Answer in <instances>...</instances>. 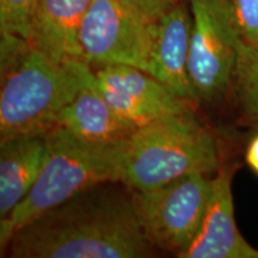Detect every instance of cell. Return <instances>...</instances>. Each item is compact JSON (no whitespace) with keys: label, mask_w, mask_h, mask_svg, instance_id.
Listing matches in <instances>:
<instances>
[{"label":"cell","mask_w":258,"mask_h":258,"mask_svg":"<svg viewBox=\"0 0 258 258\" xmlns=\"http://www.w3.org/2000/svg\"><path fill=\"white\" fill-rule=\"evenodd\" d=\"M191 30L189 0H179L157 23L150 76L179 98L195 104L199 97L188 70Z\"/></svg>","instance_id":"30bf717a"},{"label":"cell","mask_w":258,"mask_h":258,"mask_svg":"<svg viewBox=\"0 0 258 258\" xmlns=\"http://www.w3.org/2000/svg\"><path fill=\"white\" fill-rule=\"evenodd\" d=\"M230 4L243 41L258 44V0H230Z\"/></svg>","instance_id":"2e32d148"},{"label":"cell","mask_w":258,"mask_h":258,"mask_svg":"<svg viewBox=\"0 0 258 258\" xmlns=\"http://www.w3.org/2000/svg\"><path fill=\"white\" fill-rule=\"evenodd\" d=\"M157 23L121 0H92L80 29L86 62L123 64L150 74Z\"/></svg>","instance_id":"52a82bcc"},{"label":"cell","mask_w":258,"mask_h":258,"mask_svg":"<svg viewBox=\"0 0 258 258\" xmlns=\"http://www.w3.org/2000/svg\"><path fill=\"white\" fill-rule=\"evenodd\" d=\"M91 3L92 0H37L31 15L29 43L56 62H86L80 29Z\"/></svg>","instance_id":"8fae6325"},{"label":"cell","mask_w":258,"mask_h":258,"mask_svg":"<svg viewBox=\"0 0 258 258\" xmlns=\"http://www.w3.org/2000/svg\"><path fill=\"white\" fill-rule=\"evenodd\" d=\"M221 164L217 139L189 110L138 128L124 141L120 183L145 191L191 173L214 176Z\"/></svg>","instance_id":"3957f363"},{"label":"cell","mask_w":258,"mask_h":258,"mask_svg":"<svg viewBox=\"0 0 258 258\" xmlns=\"http://www.w3.org/2000/svg\"><path fill=\"white\" fill-rule=\"evenodd\" d=\"M232 86L243 120L258 127V44L241 41Z\"/></svg>","instance_id":"5bb4252c"},{"label":"cell","mask_w":258,"mask_h":258,"mask_svg":"<svg viewBox=\"0 0 258 258\" xmlns=\"http://www.w3.org/2000/svg\"><path fill=\"white\" fill-rule=\"evenodd\" d=\"M46 135L0 141V220L30 192L47 158Z\"/></svg>","instance_id":"4fadbf2b"},{"label":"cell","mask_w":258,"mask_h":258,"mask_svg":"<svg viewBox=\"0 0 258 258\" xmlns=\"http://www.w3.org/2000/svg\"><path fill=\"white\" fill-rule=\"evenodd\" d=\"M47 158L27 198L0 220V246L4 252L17 232L77 194L109 182L120 183L122 145L96 146L56 127L46 134Z\"/></svg>","instance_id":"277c9868"},{"label":"cell","mask_w":258,"mask_h":258,"mask_svg":"<svg viewBox=\"0 0 258 258\" xmlns=\"http://www.w3.org/2000/svg\"><path fill=\"white\" fill-rule=\"evenodd\" d=\"M233 172V166L222 163L213 176L205 220L199 234L179 258H258V247L247 243L235 222Z\"/></svg>","instance_id":"9c48e42d"},{"label":"cell","mask_w":258,"mask_h":258,"mask_svg":"<svg viewBox=\"0 0 258 258\" xmlns=\"http://www.w3.org/2000/svg\"><path fill=\"white\" fill-rule=\"evenodd\" d=\"M245 159H246V164L250 166V169L258 176V134L250 141L246 154H245Z\"/></svg>","instance_id":"ac0fdd59"},{"label":"cell","mask_w":258,"mask_h":258,"mask_svg":"<svg viewBox=\"0 0 258 258\" xmlns=\"http://www.w3.org/2000/svg\"><path fill=\"white\" fill-rule=\"evenodd\" d=\"M37 0H0V32L29 40L32 10Z\"/></svg>","instance_id":"9a60e30c"},{"label":"cell","mask_w":258,"mask_h":258,"mask_svg":"<svg viewBox=\"0 0 258 258\" xmlns=\"http://www.w3.org/2000/svg\"><path fill=\"white\" fill-rule=\"evenodd\" d=\"M213 189V176L191 173L158 188L131 190L134 211L154 247L180 257L199 234Z\"/></svg>","instance_id":"5b68a950"},{"label":"cell","mask_w":258,"mask_h":258,"mask_svg":"<svg viewBox=\"0 0 258 258\" xmlns=\"http://www.w3.org/2000/svg\"><path fill=\"white\" fill-rule=\"evenodd\" d=\"M80 64L56 62L28 40L3 34L0 141L56 128L83 85Z\"/></svg>","instance_id":"7a4b0ae2"},{"label":"cell","mask_w":258,"mask_h":258,"mask_svg":"<svg viewBox=\"0 0 258 258\" xmlns=\"http://www.w3.org/2000/svg\"><path fill=\"white\" fill-rule=\"evenodd\" d=\"M192 14L188 70L199 101L217 102L233 85L239 47L230 0H189Z\"/></svg>","instance_id":"8992f818"},{"label":"cell","mask_w":258,"mask_h":258,"mask_svg":"<svg viewBox=\"0 0 258 258\" xmlns=\"http://www.w3.org/2000/svg\"><path fill=\"white\" fill-rule=\"evenodd\" d=\"M103 183L77 194L24 226L6 246L15 258H143L154 246L145 237L132 191ZM4 253V252H3Z\"/></svg>","instance_id":"6da1fadb"},{"label":"cell","mask_w":258,"mask_h":258,"mask_svg":"<svg viewBox=\"0 0 258 258\" xmlns=\"http://www.w3.org/2000/svg\"><path fill=\"white\" fill-rule=\"evenodd\" d=\"M90 80L111 109L135 129L166 116L191 110L190 103L172 93L144 71L123 64L91 67Z\"/></svg>","instance_id":"ba28073f"},{"label":"cell","mask_w":258,"mask_h":258,"mask_svg":"<svg viewBox=\"0 0 258 258\" xmlns=\"http://www.w3.org/2000/svg\"><path fill=\"white\" fill-rule=\"evenodd\" d=\"M121 2L151 21L158 22L179 0H121Z\"/></svg>","instance_id":"e0dca14e"},{"label":"cell","mask_w":258,"mask_h":258,"mask_svg":"<svg viewBox=\"0 0 258 258\" xmlns=\"http://www.w3.org/2000/svg\"><path fill=\"white\" fill-rule=\"evenodd\" d=\"M83 85L61 112L57 127L83 143L96 146H117L127 141L137 129L112 110L90 80L91 66H79Z\"/></svg>","instance_id":"7c38bea8"}]
</instances>
